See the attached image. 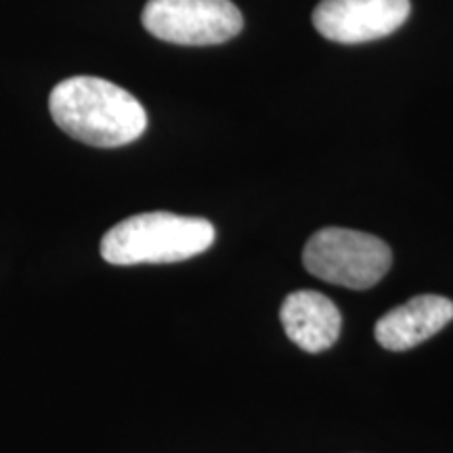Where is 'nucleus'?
Masks as SVG:
<instances>
[{
  "instance_id": "7",
  "label": "nucleus",
  "mask_w": 453,
  "mask_h": 453,
  "mask_svg": "<svg viewBox=\"0 0 453 453\" xmlns=\"http://www.w3.org/2000/svg\"><path fill=\"white\" fill-rule=\"evenodd\" d=\"M281 326L288 338L307 353H324L336 344L342 327V315L326 294L296 290L283 300Z\"/></svg>"
},
{
  "instance_id": "6",
  "label": "nucleus",
  "mask_w": 453,
  "mask_h": 453,
  "mask_svg": "<svg viewBox=\"0 0 453 453\" xmlns=\"http://www.w3.org/2000/svg\"><path fill=\"white\" fill-rule=\"evenodd\" d=\"M453 319V303L437 294L413 296L405 304H399L376 324V340L380 347L393 353L410 350L426 342L430 336L443 330Z\"/></svg>"
},
{
  "instance_id": "5",
  "label": "nucleus",
  "mask_w": 453,
  "mask_h": 453,
  "mask_svg": "<svg viewBox=\"0 0 453 453\" xmlns=\"http://www.w3.org/2000/svg\"><path fill=\"white\" fill-rule=\"evenodd\" d=\"M410 11V0H321L313 24L327 41L359 44L393 34Z\"/></svg>"
},
{
  "instance_id": "1",
  "label": "nucleus",
  "mask_w": 453,
  "mask_h": 453,
  "mask_svg": "<svg viewBox=\"0 0 453 453\" xmlns=\"http://www.w3.org/2000/svg\"><path fill=\"white\" fill-rule=\"evenodd\" d=\"M53 120L64 133L93 147H122L147 128V111L128 90L104 78L73 76L49 97Z\"/></svg>"
},
{
  "instance_id": "4",
  "label": "nucleus",
  "mask_w": 453,
  "mask_h": 453,
  "mask_svg": "<svg viewBox=\"0 0 453 453\" xmlns=\"http://www.w3.org/2000/svg\"><path fill=\"white\" fill-rule=\"evenodd\" d=\"M141 19L151 36L185 47L226 42L243 27L231 0H147Z\"/></svg>"
},
{
  "instance_id": "2",
  "label": "nucleus",
  "mask_w": 453,
  "mask_h": 453,
  "mask_svg": "<svg viewBox=\"0 0 453 453\" xmlns=\"http://www.w3.org/2000/svg\"><path fill=\"white\" fill-rule=\"evenodd\" d=\"M217 231L206 219L173 212L134 214L113 225L101 240V257L110 265L179 263L206 252Z\"/></svg>"
},
{
  "instance_id": "3",
  "label": "nucleus",
  "mask_w": 453,
  "mask_h": 453,
  "mask_svg": "<svg viewBox=\"0 0 453 453\" xmlns=\"http://www.w3.org/2000/svg\"><path fill=\"white\" fill-rule=\"evenodd\" d=\"M309 273L349 290H370L388 273L393 252L380 237L364 231L326 226L311 235L303 252Z\"/></svg>"
}]
</instances>
